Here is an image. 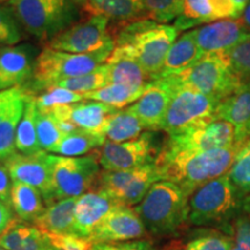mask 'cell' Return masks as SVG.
<instances>
[{"label": "cell", "instance_id": "32", "mask_svg": "<svg viewBox=\"0 0 250 250\" xmlns=\"http://www.w3.org/2000/svg\"><path fill=\"white\" fill-rule=\"evenodd\" d=\"M107 139L104 136L78 129L65 134L51 154L54 153L62 156H83L94 149L101 148Z\"/></svg>", "mask_w": 250, "mask_h": 250}, {"label": "cell", "instance_id": "23", "mask_svg": "<svg viewBox=\"0 0 250 250\" xmlns=\"http://www.w3.org/2000/svg\"><path fill=\"white\" fill-rule=\"evenodd\" d=\"M83 9L92 17H102L115 22L149 19L144 0H87Z\"/></svg>", "mask_w": 250, "mask_h": 250}, {"label": "cell", "instance_id": "27", "mask_svg": "<svg viewBox=\"0 0 250 250\" xmlns=\"http://www.w3.org/2000/svg\"><path fill=\"white\" fill-rule=\"evenodd\" d=\"M78 197L64 198L48 204L35 220V226L50 236L68 235L74 232V210ZM77 235V234H76Z\"/></svg>", "mask_w": 250, "mask_h": 250}, {"label": "cell", "instance_id": "48", "mask_svg": "<svg viewBox=\"0 0 250 250\" xmlns=\"http://www.w3.org/2000/svg\"><path fill=\"white\" fill-rule=\"evenodd\" d=\"M241 19H242L243 23H245L246 26L250 29V0L248 2V5L246 6L245 11H243V13L241 15Z\"/></svg>", "mask_w": 250, "mask_h": 250}, {"label": "cell", "instance_id": "21", "mask_svg": "<svg viewBox=\"0 0 250 250\" xmlns=\"http://www.w3.org/2000/svg\"><path fill=\"white\" fill-rule=\"evenodd\" d=\"M33 46L11 45L0 50V90L23 87L35 68Z\"/></svg>", "mask_w": 250, "mask_h": 250}, {"label": "cell", "instance_id": "18", "mask_svg": "<svg viewBox=\"0 0 250 250\" xmlns=\"http://www.w3.org/2000/svg\"><path fill=\"white\" fill-rule=\"evenodd\" d=\"M174 87L166 78L153 80L143 95L127 109L142 122L146 131H158L173 98Z\"/></svg>", "mask_w": 250, "mask_h": 250}, {"label": "cell", "instance_id": "16", "mask_svg": "<svg viewBox=\"0 0 250 250\" xmlns=\"http://www.w3.org/2000/svg\"><path fill=\"white\" fill-rule=\"evenodd\" d=\"M197 44L203 55L224 54L250 39V29L241 18L225 19L193 28Z\"/></svg>", "mask_w": 250, "mask_h": 250}, {"label": "cell", "instance_id": "3", "mask_svg": "<svg viewBox=\"0 0 250 250\" xmlns=\"http://www.w3.org/2000/svg\"><path fill=\"white\" fill-rule=\"evenodd\" d=\"M250 210V196L243 195L230 182L228 174L205 183L189 198V223L195 226H214L233 234V224Z\"/></svg>", "mask_w": 250, "mask_h": 250}, {"label": "cell", "instance_id": "39", "mask_svg": "<svg viewBox=\"0 0 250 250\" xmlns=\"http://www.w3.org/2000/svg\"><path fill=\"white\" fill-rule=\"evenodd\" d=\"M149 19L159 23H169L175 21L182 11L183 0H144Z\"/></svg>", "mask_w": 250, "mask_h": 250}, {"label": "cell", "instance_id": "5", "mask_svg": "<svg viewBox=\"0 0 250 250\" xmlns=\"http://www.w3.org/2000/svg\"><path fill=\"white\" fill-rule=\"evenodd\" d=\"M5 5L31 36L48 43L79 18L73 0H9Z\"/></svg>", "mask_w": 250, "mask_h": 250}, {"label": "cell", "instance_id": "34", "mask_svg": "<svg viewBox=\"0 0 250 250\" xmlns=\"http://www.w3.org/2000/svg\"><path fill=\"white\" fill-rule=\"evenodd\" d=\"M227 174L240 192L250 196V139L239 148Z\"/></svg>", "mask_w": 250, "mask_h": 250}, {"label": "cell", "instance_id": "47", "mask_svg": "<svg viewBox=\"0 0 250 250\" xmlns=\"http://www.w3.org/2000/svg\"><path fill=\"white\" fill-rule=\"evenodd\" d=\"M13 210L8 205L0 202V235L13 224Z\"/></svg>", "mask_w": 250, "mask_h": 250}, {"label": "cell", "instance_id": "11", "mask_svg": "<svg viewBox=\"0 0 250 250\" xmlns=\"http://www.w3.org/2000/svg\"><path fill=\"white\" fill-rule=\"evenodd\" d=\"M153 131L124 143L105 142L100 148L99 162L103 170H126L155 162L160 152Z\"/></svg>", "mask_w": 250, "mask_h": 250}, {"label": "cell", "instance_id": "9", "mask_svg": "<svg viewBox=\"0 0 250 250\" xmlns=\"http://www.w3.org/2000/svg\"><path fill=\"white\" fill-rule=\"evenodd\" d=\"M54 202L80 197L98 184L100 176L99 154L85 156H62L49 153Z\"/></svg>", "mask_w": 250, "mask_h": 250}, {"label": "cell", "instance_id": "35", "mask_svg": "<svg viewBox=\"0 0 250 250\" xmlns=\"http://www.w3.org/2000/svg\"><path fill=\"white\" fill-rule=\"evenodd\" d=\"M36 130L40 147L42 151L51 153L65 136L59 127L57 118L52 112L37 110Z\"/></svg>", "mask_w": 250, "mask_h": 250}, {"label": "cell", "instance_id": "10", "mask_svg": "<svg viewBox=\"0 0 250 250\" xmlns=\"http://www.w3.org/2000/svg\"><path fill=\"white\" fill-rule=\"evenodd\" d=\"M158 181H161L155 162L126 170H103L98 187L115 201L127 206H136Z\"/></svg>", "mask_w": 250, "mask_h": 250}, {"label": "cell", "instance_id": "7", "mask_svg": "<svg viewBox=\"0 0 250 250\" xmlns=\"http://www.w3.org/2000/svg\"><path fill=\"white\" fill-rule=\"evenodd\" d=\"M115 43L90 54H70L50 48L37 56L34 68V83L37 88L49 89L61 81L90 73L105 64Z\"/></svg>", "mask_w": 250, "mask_h": 250}, {"label": "cell", "instance_id": "42", "mask_svg": "<svg viewBox=\"0 0 250 250\" xmlns=\"http://www.w3.org/2000/svg\"><path fill=\"white\" fill-rule=\"evenodd\" d=\"M233 239L230 250H250V210L240 214L233 223Z\"/></svg>", "mask_w": 250, "mask_h": 250}, {"label": "cell", "instance_id": "31", "mask_svg": "<svg viewBox=\"0 0 250 250\" xmlns=\"http://www.w3.org/2000/svg\"><path fill=\"white\" fill-rule=\"evenodd\" d=\"M36 115L37 107L35 96L30 93L27 98L23 115L17 130L15 145H17V151H19V153L34 154V153L42 151L40 147L39 138H37Z\"/></svg>", "mask_w": 250, "mask_h": 250}, {"label": "cell", "instance_id": "33", "mask_svg": "<svg viewBox=\"0 0 250 250\" xmlns=\"http://www.w3.org/2000/svg\"><path fill=\"white\" fill-rule=\"evenodd\" d=\"M146 88H132L124 85H107L98 90L85 94L86 100L98 101L117 109L129 107L138 100Z\"/></svg>", "mask_w": 250, "mask_h": 250}, {"label": "cell", "instance_id": "29", "mask_svg": "<svg viewBox=\"0 0 250 250\" xmlns=\"http://www.w3.org/2000/svg\"><path fill=\"white\" fill-rule=\"evenodd\" d=\"M29 94L28 93L27 95L14 101L0 117V164H4L7 159L17 153V130Z\"/></svg>", "mask_w": 250, "mask_h": 250}, {"label": "cell", "instance_id": "51", "mask_svg": "<svg viewBox=\"0 0 250 250\" xmlns=\"http://www.w3.org/2000/svg\"><path fill=\"white\" fill-rule=\"evenodd\" d=\"M8 1H9V0H0V5H5V4H7Z\"/></svg>", "mask_w": 250, "mask_h": 250}, {"label": "cell", "instance_id": "41", "mask_svg": "<svg viewBox=\"0 0 250 250\" xmlns=\"http://www.w3.org/2000/svg\"><path fill=\"white\" fill-rule=\"evenodd\" d=\"M234 68L245 81L250 80V39L227 52Z\"/></svg>", "mask_w": 250, "mask_h": 250}, {"label": "cell", "instance_id": "2", "mask_svg": "<svg viewBox=\"0 0 250 250\" xmlns=\"http://www.w3.org/2000/svg\"><path fill=\"white\" fill-rule=\"evenodd\" d=\"M180 31L174 24L152 19L127 22L114 37L115 49L139 62L151 81L160 76L165 59Z\"/></svg>", "mask_w": 250, "mask_h": 250}, {"label": "cell", "instance_id": "22", "mask_svg": "<svg viewBox=\"0 0 250 250\" xmlns=\"http://www.w3.org/2000/svg\"><path fill=\"white\" fill-rule=\"evenodd\" d=\"M217 118L229 122L236 132V142L250 139V80L219 103Z\"/></svg>", "mask_w": 250, "mask_h": 250}, {"label": "cell", "instance_id": "15", "mask_svg": "<svg viewBox=\"0 0 250 250\" xmlns=\"http://www.w3.org/2000/svg\"><path fill=\"white\" fill-rule=\"evenodd\" d=\"M146 228L132 206L118 204L93 230L88 240L92 245L131 241L142 239Z\"/></svg>", "mask_w": 250, "mask_h": 250}, {"label": "cell", "instance_id": "13", "mask_svg": "<svg viewBox=\"0 0 250 250\" xmlns=\"http://www.w3.org/2000/svg\"><path fill=\"white\" fill-rule=\"evenodd\" d=\"M239 144L235 129L229 122L214 118L208 123L188 130L186 132L168 137L166 146L189 151H210L227 148Z\"/></svg>", "mask_w": 250, "mask_h": 250}, {"label": "cell", "instance_id": "36", "mask_svg": "<svg viewBox=\"0 0 250 250\" xmlns=\"http://www.w3.org/2000/svg\"><path fill=\"white\" fill-rule=\"evenodd\" d=\"M233 245V234L206 229L190 237L182 250H230Z\"/></svg>", "mask_w": 250, "mask_h": 250}, {"label": "cell", "instance_id": "8", "mask_svg": "<svg viewBox=\"0 0 250 250\" xmlns=\"http://www.w3.org/2000/svg\"><path fill=\"white\" fill-rule=\"evenodd\" d=\"M168 81L173 85L174 93L160 126L168 137L183 133L217 118L220 102L190 87L176 85L169 79Z\"/></svg>", "mask_w": 250, "mask_h": 250}, {"label": "cell", "instance_id": "26", "mask_svg": "<svg viewBox=\"0 0 250 250\" xmlns=\"http://www.w3.org/2000/svg\"><path fill=\"white\" fill-rule=\"evenodd\" d=\"M203 56L204 55L197 44L192 29L184 31L170 46L158 79L182 73L198 62Z\"/></svg>", "mask_w": 250, "mask_h": 250}, {"label": "cell", "instance_id": "28", "mask_svg": "<svg viewBox=\"0 0 250 250\" xmlns=\"http://www.w3.org/2000/svg\"><path fill=\"white\" fill-rule=\"evenodd\" d=\"M11 206L19 220L24 223H35L45 210L42 193L36 188L20 182H13L12 186Z\"/></svg>", "mask_w": 250, "mask_h": 250}, {"label": "cell", "instance_id": "37", "mask_svg": "<svg viewBox=\"0 0 250 250\" xmlns=\"http://www.w3.org/2000/svg\"><path fill=\"white\" fill-rule=\"evenodd\" d=\"M83 101H86L85 94L73 92L62 87H51L35 98L37 110L42 112H51L54 109L62 105L73 104Z\"/></svg>", "mask_w": 250, "mask_h": 250}, {"label": "cell", "instance_id": "17", "mask_svg": "<svg viewBox=\"0 0 250 250\" xmlns=\"http://www.w3.org/2000/svg\"><path fill=\"white\" fill-rule=\"evenodd\" d=\"M233 0H183L182 11L174 21L180 33L225 19L241 18Z\"/></svg>", "mask_w": 250, "mask_h": 250}, {"label": "cell", "instance_id": "30", "mask_svg": "<svg viewBox=\"0 0 250 250\" xmlns=\"http://www.w3.org/2000/svg\"><path fill=\"white\" fill-rule=\"evenodd\" d=\"M144 130L145 127L139 118L129 109L124 108L111 115L105 125L103 134L108 142L124 143L139 137Z\"/></svg>", "mask_w": 250, "mask_h": 250}, {"label": "cell", "instance_id": "46", "mask_svg": "<svg viewBox=\"0 0 250 250\" xmlns=\"http://www.w3.org/2000/svg\"><path fill=\"white\" fill-rule=\"evenodd\" d=\"M13 181L11 179L7 168L4 164H0V202L11 206V192Z\"/></svg>", "mask_w": 250, "mask_h": 250}, {"label": "cell", "instance_id": "38", "mask_svg": "<svg viewBox=\"0 0 250 250\" xmlns=\"http://www.w3.org/2000/svg\"><path fill=\"white\" fill-rule=\"evenodd\" d=\"M105 85H107V67L105 64H103L90 73L61 81L54 87H62L73 92L86 94L102 88Z\"/></svg>", "mask_w": 250, "mask_h": 250}, {"label": "cell", "instance_id": "6", "mask_svg": "<svg viewBox=\"0 0 250 250\" xmlns=\"http://www.w3.org/2000/svg\"><path fill=\"white\" fill-rule=\"evenodd\" d=\"M167 78L176 85L190 87L219 102L245 83L234 68L227 52L204 55L182 73Z\"/></svg>", "mask_w": 250, "mask_h": 250}, {"label": "cell", "instance_id": "43", "mask_svg": "<svg viewBox=\"0 0 250 250\" xmlns=\"http://www.w3.org/2000/svg\"><path fill=\"white\" fill-rule=\"evenodd\" d=\"M50 236V235H49ZM54 245L59 250H90L92 242L86 237L76 235V234H68V235H57L50 236Z\"/></svg>", "mask_w": 250, "mask_h": 250}, {"label": "cell", "instance_id": "24", "mask_svg": "<svg viewBox=\"0 0 250 250\" xmlns=\"http://www.w3.org/2000/svg\"><path fill=\"white\" fill-rule=\"evenodd\" d=\"M107 85L146 88L151 79L136 59L114 48L107 62ZM105 85V86H107Z\"/></svg>", "mask_w": 250, "mask_h": 250}, {"label": "cell", "instance_id": "45", "mask_svg": "<svg viewBox=\"0 0 250 250\" xmlns=\"http://www.w3.org/2000/svg\"><path fill=\"white\" fill-rule=\"evenodd\" d=\"M29 93L24 87H15V88L0 90V117L5 114V111L11 107V104L18 99L22 98Z\"/></svg>", "mask_w": 250, "mask_h": 250}, {"label": "cell", "instance_id": "40", "mask_svg": "<svg viewBox=\"0 0 250 250\" xmlns=\"http://www.w3.org/2000/svg\"><path fill=\"white\" fill-rule=\"evenodd\" d=\"M22 39L17 19L6 5H0V44L15 45Z\"/></svg>", "mask_w": 250, "mask_h": 250}, {"label": "cell", "instance_id": "44", "mask_svg": "<svg viewBox=\"0 0 250 250\" xmlns=\"http://www.w3.org/2000/svg\"><path fill=\"white\" fill-rule=\"evenodd\" d=\"M90 250H155V248L146 240H131L123 242L96 243Z\"/></svg>", "mask_w": 250, "mask_h": 250}, {"label": "cell", "instance_id": "4", "mask_svg": "<svg viewBox=\"0 0 250 250\" xmlns=\"http://www.w3.org/2000/svg\"><path fill=\"white\" fill-rule=\"evenodd\" d=\"M189 198L177 184L161 180L133 208L152 235L171 236L189 221Z\"/></svg>", "mask_w": 250, "mask_h": 250}, {"label": "cell", "instance_id": "50", "mask_svg": "<svg viewBox=\"0 0 250 250\" xmlns=\"http://www.w3.org/2000/svg\"><path fill=\"white\" fill-rule=\"evenodd\" d=\"M73 1L76 2L78 6H81V7H85V5L87 4V0H73Z\"/></svg>", "mask_w": 250, "mask_h": 250}, {"label": "cell", "instance_id": "1", "mask_svg": "<svg viewBox=\"0 0 250 250\" xmlns=\"http://www.w3.org/2000/svg\"><path fill=\"white\" fill-rule=\"evenodd\" d=\"M242 144L210 151H189L161 146L155 165L161 180L177 184L191 196L205 183L226 174Z\"/></svg>", "mask_w": 250, "mask_h": 250}, {"label": "cell", "instance_id": "14", "mask_svg": "<svg viewBox=\"0 0 250 250\" xmlns=\"http://www.w3.org/2000/svg\"><path fill=\"white\" fill-rule=\"evenodd\" d=\"M48 152L41 151L34 154L15 153L4 162L13 182H20L36 188L42 193L44 202L54 203L51 168Z\"/></svg>", "mask_w": 250, "mask_h": 250}, {"label": "cell", "instance_id": "25", "mask_svg": "<svg viewBox=\"0 0 250 250\" xmlns=\"http://www.w3.org/2000/svg\"><path fill=\"white\" fill-rule=\"evenodd\" d=\"M0 247L6 250H59L39 227L15 220L0 235Z\"/></svg>", "mask_w": 250, "mask_h": 250}, {"label": "cell", "instance_id": "19", "mask_svg": "<svg viewBox=\"0 0 250 250\" xmlns=\"http://www.w3.org/2000/svg\"><path fill=\"white\" fill-rule=\"evenodd\" d=\"M120 109L98 101H83L73 104L62 105L51 112L58 120L68 122L78 129L95 134H103L105 125L112 114Z\"/></svg>", "mask_w": 250, "mask_h": 250}, {"label": "cell", "instance_id": "20", "mask_svg": "<svg viewBox=\"0 0 250 250\" xmlns=\"http://www.w3.org/2000/svg\"><path fill=\"white\" fill-rule=\"evenodd\" d=\"M121 204L100 188L78 197L74 210V232L88 239L93 230L115 206Z\"/></svg>", "mask_w": 250, "mask_h": 250}, {"label": "cell", "instance_id": "52", "mask_svg": "<svg viewBox=\"0 0 250 250\" xmlns=\"http://www.w3.org/2000/svg\"><path fill=\"white\" fill-rule=\"evenodd\" d=\"M0 250H6V249H4V248H2V247H0Z\"/></svg>", "mask_w": 250, "mask_h": 250}, {"label": "cell", "instance_id": "12", "mask_svg": "<svg viewBox=\"0 0 250 250\" xmlns=\"http://www.w3.org/2000/svg\"><path fill=\"white\" fill-rule=\"evenodd\" d=\"M109 20L102 17H90L83 22L74 23L52 39L46 48L70 54H90L115 43L109 34Z\"/></svg>", "mask_w": 250, "mask_h": 250}, {"label": "cell", "instance_id": "53", "mask_svg": "<svg viewBox=\"0 0 250 250\" xmlns=\"http://www.w3.org/2000/svg\"><path fill=\"white\" fill-rule=\"evenodd\" d=\"M169 250H177L176 248H171V249H169Z\"/></svg>", "mask_w": 250, "mask_h": 250}, {"label": "cell", "instance_id": "49", "mask_svg": "<svg viewBox=\"0 0 250 250\" xmlns=\"http://www.w3.org/2000/svg\"><path fill=\"white\" fill-rule=\"evenodd\" d=\"M234 2H235L236 4V6L237 7H239V9H240V12H241V13H243V11H245V8H246V6L248 5V2H249V0H233Z\"/></svg>", "mask_w": 250, "mask_h": 250}]
</instances>
